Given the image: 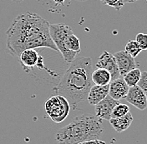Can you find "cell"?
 I'll use <instances>...</instances> for the list:
<instances>
[{"label":"cell","mask_w":147,"mask_h":144,"mask_svg":"<svg viewBox=\"0 0 147 144\" xmlns=\"http://www.w3.org/2000/svg\"><path fill=\"white\" fill-rule=\"evenodd\" d=\"M19 63L25 72L32 71L37 68L41 57L35 49H26L23 51L18 57Z\"/></svg>","instance_id":"obj_8"},{"label":"cell","mask_w":147,"mask_h":144,"mask_svg":"<svg viewBox=\"0 0 147 144\" xmlns=\"http://www.w3.org/2000/svg\"><path fill=\"white\" fill-rule=\"evenodd\" d=\"M75 1H79V2H84V1H87V0H75Z\"/></svg>","instance_id":"obj_26"},{"label":"cell","mask_w":147,"mask_h":144,"mask_svg":"<svg viewBox=\"0 0 147 144\" xmlns=\"http://www.w3.org/2000/svg\"><path fill=\"white\" fill-rule=\"evenodd\" d=\"M136 41L140 45L142 51L147 50V34L146 33H138L136 36Z\"/></svg>","instance_id":"obj_20"},{"label":"cell","mask_w":147,"mask_h":144,"mask_svg":"<svg viewBox=\"0 0 147 144\" xmlns=\"http://www.w3.org/2000/svg\"><path fill=\"white\" fill-rule=\"evenodd\" d=\"M128 113H129V108L128 105L119 102V104H117L114 108L112 114H111V118L123 117L126 115Z\"/></svg>","instance_id":"obj_18"},{"label":"cell","mask_w":147,"mask_h":144,"mask_svg":"<svg viewBox=\"0 0 147 144\" xmlns=\"http://www.w3.org/2000/svg\"><path fill=\"white\" fill-rule=\"evenodd\" d=\"M109 95V85L100 86L93 85L89 92L87 101L90 105H97L103 99H105Z\"/></svg>","instance_id":"obj_12"},{"label":"cell","mask_w":147,"mask_h":144,"mask_svg":"<svg viewBox=\"0 0 147 144\" xmlns=\"http://www.w3.org/2000/svg\"><path fill=\"white\" fill-rule=\"evenodd\" d=\"M146 1H147V0H146Z\"/></svg>","instance_id":"obj_27"},{"label":"cell","mask_w":147,"mask_h":144,"mask_svg":"<svg viewBox=\"0 0 147 144\" xmlns=\"http://www.w3.org/2000/svg\"><path fill=\"white\" fill-rule=\"evenodd\" d=\"M93 63L89 57L75 58L64 72L59 82L53 88L56 95L63 96L74 108L87 100L93 86Z\"/></svg>","instance_id":"obj_2"},{"label":"cell","mask_w":147,"mask_h":144,"mask_svg":"<svg viewBox=\"0 0 147 144\" xmlns=\"http://www.w3.org/2000/svg\"><path fill=\"white\" fill-rule=\"evenodd\" d=\"M142 91H144V92L146 93L147 96V72L146 71H143L141 72V77L140 79L138 82V85Z\"/></svg>","instance_id":"obj_21"},{"label":"cell","mask_w":147,"mask_h":144,"mask_svg":"<svg viewBox=\"0 0 147 144\" xmlns=\"http://www.w3.org/2000/svg\"><path fill=\"white\" fill-rule=\"evenodd\" d=\"M102 120L96 115L84 113L75 117L55 134L59 144H79L92 139H99L103 133Z\"/></svg>","instance_id":"obj_3"},{"label":"cell","mask_w":147,"mask_h":144,"mask_svg":"<svg viewBox=\"0 0 147 144\" xmlns=\"http://www.w3.org/2000/svg\"><path fill=\"white\" fill-rule=\"evenodd\" d=\"M97 68H104L109 71L111 75V79L115 80L121 78L117 66L116 60L113 54H110L108 51H104L98 58L96 63Z\"/></svg>","instance_id":"obj_6"},{"label":"cell","mask_w":147,"mask_h":144,"mask_svg":"<svg viewBox=\"0 0 147 144\" xmlns=\"http://www.w3.org/2000/svg\"><path fill=\"white\" fill-rule=\"evenodd\" d=\"M125 51L129 54L131 57H133L134 58H136L139 54H140V52L142 51L140 45L138 44V43L136 40H130L127 43V44L125 45Z\"/></svg>","instance_id":"obj_17"},{"label":"cell","mask_w":147,"mask_h":144,"mask_svg":"<svg viewBox=\"0 0 147 144\" xmlns=\"http://www.w3.org/2000/svg\"><path fill=\"white\" fill-rule=\"evenodd\" d=\"M65 48L68 51L76 53L77 54H80L81 48H80V39L78 38V37L74 33L70 34L66 40Z\"/></svg>","instance_id":"obj_16"},{"label":"cell","mask_w":147,"mask_h":144,"mask_svg":"<svg viewBox=\"0 0 147 144\" xmlns=\"http://www.w3.org/2000/svg\"><path fill=\"white\" fill-rule=\"evenodd\" d=\"M79 144H106L104 141L100 140V139H92V140H89V141H85Z\"/></svg>","instance_id":"obj_22"},{"label":"cell","mask_w":147,"mask_h":144,"mask_svg":"<svg viewBox=\"0 0 147 144\" xmlns=\"http://www.w3.org/2000/svg\"><path fill=\"white\" fill-rule=\"evenodd\" d=\"M124 1H125V3H135L138 0H124Z\"/></svg>","instance_id":"obj_24"},{"label":"cell","mask_w":147,"mask_h":144,"mask_svg":"<svg viewBox=\"0 0 147 144\" xmlns=\"http://www.w3.org/2000/svg\"><path fill=\"white\" fill-rule=\"evenodd\" d=\"M129 88L125 82L123 78L112 80L109 84V95L115 100L119 101V99L126 98Z\"/></svg>","instance_id":"obj_11"},{"label":"cell","mask_w":147,"mask_h":144,"mask_svg":"<svg viewBox=\"0 0 147 144\" xmlns=\"http://www.w3.org/2000/svg\"><path fill=\"white\" fill-rule=\"evenodd\" d=\"M140 77H141V71L139 68H136L131 71H129L128 73H126L123 77V78L129 86V88H131V87L137 86L138 82L140 79Z\"/></svg>","instance_id":"obj_15"},{"label":"cell","mask_w":147,"mask_h":144,"mask_svg":"<svg viewBox=\"0 0 147 144\" xmlns=\"http://www.w3.org/2000/svg\"><path fill=\"white\" fill-rule=\"evenodd\" d=\"M57 5H63L65 0H53Z\"/></svg>","instance_id":"obj_23"},{"label":"cell","mask_w":147,"mask_h":144,"mask_svg":"<svg viewBox=\"0 0 147 144\" xmlns=\"http://www.w3.org/2000/svg\"><path fill=\"white\" fill-rule=\"evenodd\" d=\"M113 55L116 60L119 74L121 77H124L129 71L136 68L135 58L127 54L125 50L118 51Z\"/></svg>","instance_id":"obj_7"},{"label":"cell","mask_w":147,"mask_h":144,"mask_svg":"<svg viewBox=\"0 0 147 144\" xmlns=\"http://www.w3.org/2000/svg\"><path fill=\"white\" fill-rule=\"evenodd\" d=\"M125 99L129 103L141 111L147 108V96L139 86L129 88L128 94Z\"/></svg>","instance_id":"obj_10"},{"label":"cell","mask_w":147,"mask_h":144,"mask_svg":"<svg viewBox=\"0 0 147 144\" xmlns=\"http://www.w3.org/2000/svg\"><path fill=\"white\" fill-rule=\"evenodd\" d=\"M132 122H133V116L130 113V112L123 117L111 118L110 120V125L113 127V128L117 133H122L126 129H128L131 125Z\"/></svg>","instance_id":"obj_13"},{"label":"cell","mask_w":147,"mask_h":144,"mask_svg":"<svg viewBox=\"0 0 147 144\" xmlns=\"http://www.w3.org/2000/svg\"><path fill=\"white\" fill-rule=\"evenodd\" d=\"M92 82L95 85L105 86L109 85L111 79V75L109 71L104 68H97L92 72Z\"/></svg>","instance_id":"obj_14"},{"label":"cell","mask_w":147,"mask_h":144,"mask_svg":"<svg viewBox=\"0 0 147 144\" xmlns=\"http://www.w3.org/2000/svg\"><path fill=\"white\" fill-rule=\"evenodd\" d=\"M101 3L103 5H107L115 9L117 11H119L120 9L124 7L125 1L124 0H100Z\"/></svg>","instance_id":"obj_19"},{"label":"cell","mask_w":147,"mask_h":144,"mask_svg":"<svg viewBox=\"0 0 147 144\" xmlns=\"http://www.w3.org/2000/svg\"><path fill=\"white\" fill-rule=\"evenodd\" d=\"M119 103V101L113 99L110 95H108L105 98L103 99L97 105H95V115L100 118L101 120L110 121L114 108Z\"/></svg>","instance_id":"obj_9"},{"label":"cell","mask_w":147,"mask_h":144,"mask_svg":"<svg viewBox=\"0 0 147 144\" xmlns=\"http://www.w3.org/2000/svg\"><path fill=\"white\" fill-rule=\"evenodd\" d=\"M49 33L59 52L62 55L64 62L69 63H72L75 59L77 54L68 51L65 48V43L68 37L74 33L71 27L64 23L50 24Z\"/></svg>","instance_id":"obj_4"},{"label":"cell","mask_w":147,"mask_h":144,"mask_svg":"<svg viewBox=\"0 0 147 144\" xmlns=\"http://www.w3.org/2000/svg\"><path fill=\"white\" fill-rule=\"evenodd\" d=\"M45 108L47 115L57 123H62L69 116L70 104L63 96L55 95L46 101Z\"/></svg>","instance_id":"obj_5"},{"label":"cell","mask_w":147,"mask_h":144,"mask_svg":"<svg viewBox=\"0 0 147 144\" xmlns=\"http://www.w3.org/2000/svg\"><path fill=\"white\" fill-rule=\"evenodd\" d=\"M11 1H14V2H22V1H24V0H11Z\"/></svg>","instance_id":"obj_25"},{"label":"cell","mask_w":147,"mask_h":144,"mask_svg":"<svg viewBox=\"0 0 147 144\" xmlns=\"http://www.w3.org/2000/svg\"><path fill=\"white\" fill-rule=\"evenodd\" d=\"M49 23L33 12L18 15L8 29L6 50L18 57L26 49L47 48L59 52L49 33Z\"/></svg>","instance_id":"obj_1"}]
</instances>
